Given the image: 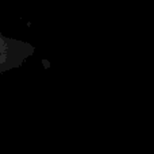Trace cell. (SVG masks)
<instances>
[{
  "mask_svg": "<svg viewBox=\"0 0 154 154\" xmlns=\"http://www.w3.org/2000/svg\"><path fill=\"white\" fill-rule=\"evenodd\" d=\"M32 48L29 43L3 37L0 34V72L10 70L22 64L31 54Z\"/></svg>",
  "mask_w": 154,
  "mask_h": 154,
  "instance_id": "obj_1",
  "label": "cell"
}]
</instances>
